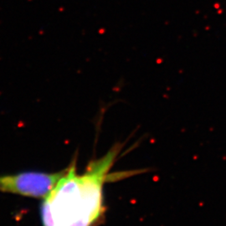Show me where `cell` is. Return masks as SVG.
<instances>
[{
    "label": "cell",
    "mask_w": 226,
    "mask_h": 226,
    "mask_svg": "<svg viewBox=\"0 0 226 226\" xmlns=\"http://www.w3.org/2000/svg\"><path fill=\"white\" fill-rule=\"evenodd\" d=\"M122 148L116 144L99 159L88 164L83 174H76V162L68 167L48 197L43 199V226H94L105 213L103 186Z\"/></svg>",
    "instance_id": "obj_1"
},
{
    "label": "cell",
    "mask_w": 226,
    "mask_h": 226,
    "mask_svg": "<svg viewBox=\"0 0 226 226\" xmlns=\"http://www.w3.org/2000/svg\"><path fill=\"white\" fill-rule=\"evenodd\" d=\"M68 171V167L57 172H23L0 175V191L34 198H46Z\"/></svg>",
    "instance_id": "obj_2"
}]
</instances>
